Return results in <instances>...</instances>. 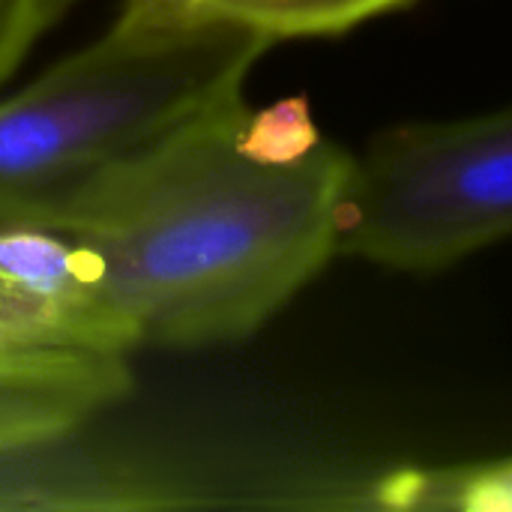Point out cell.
I'll use <instances>...</instances> for the list:
<instances>
[{"label":"cell","mask_w":512,"mask_h":512,"mask_svg":"<svg viewBox=\"0 0 512 512\" xmlns=\"http://www.w3.org/2000/svg\"><path fill=\"white\" fill-rule=\"evenodd\" d=\"M192 15L279 39L339 36L411 0H168Z\"/></svg>","instance_id":"cell-6"},{"label":"cell","mask_w":512,"mask_h":512,"mask_svg":"<svg viewBox=\"0 0 512 512\" xmlns=\"http://www.w3.org/2000/svg\"><path fill=\"white\" fill-rule=\"evenodd\" d=\"M75 0H0V87Z\"/></svg>","instance_id":"cell-8"},{"label":"cell","mask_w":512,"mask_h":512,"mask_svg":"<svg viewBox=\"0 0 512 512\" xmlns=\"http://www.w3.org/2000/svg\"><path fill=\"white\" fill-rule=\"evenodd\" d=\"M354 153L303 96L213 117L72 237L99 252L141 345L255 333L333 255Z\"/></svg>","instance_id":"cell-1"},{"label":"cell","mask_w":512,"mask_h":512,"mask_svg":"<svg viewBox=\"0 0 512 512\" xmlns=\"http://www.w3.org/2000/svg\"><path fill=\"white\" fill-rule=\"evenodd\" d=\"M126 390V357L0 345V456L75 432Z\"/></svg>","instance_id":"cell-5"},{"label":"cell","mask_w":512,"mask_h":512,"mask_svg":"<svg viewBox=\"0 0 512 512\" xmlns=\"http://www.w3.org/2000/svg\"><path fill=\"white\" fill-rule=\"evenodd\" d=\"M366 507L387 510H512V456L462 468H414L384 477Z\"/></svg>","instance_id":"cell-7"},{"label":"cell","mask_w":512,"mask_h":512,"mask_svg":"<svg viewBox=\"0 0 512 512\" xmlns=\"http://www.w3.org/2000/svg\"><path fill=\"white\" fill-rule=\"evenodd\" d=\"M512 237V108L396 126L351 159L339 255L432 273Z\"/></svg>","instance_id":"cell-3"},{"label":"cell","mask_w":512,"mask_h":512,"mask_svg":"<svg viewBox=\"0 0 512 512\" xmlns=\"http://www.w3.org/2000/svg\"><path fill=\"white\" fill-rule=\"evenodd\" d=\"M270 45L168 0H123L105 33L0 99V225L72 234L243 102Z\"/></svg>","instance_id":"cell-2"},{"label":"cell","mask_w":512,"mask_h":512,"mask_svg":"<svg viewBox=\"0 0 512 512\" xmlns=\"http://www.w3.org/2000/svg\"><path fill=\"white\" fill-rule=\"evenodd\" d=\"M0 345L126 357L141 348L105 261L84 240L0 225Z\"/></svg>","instance_id":"cell-4"}]
</instances>
